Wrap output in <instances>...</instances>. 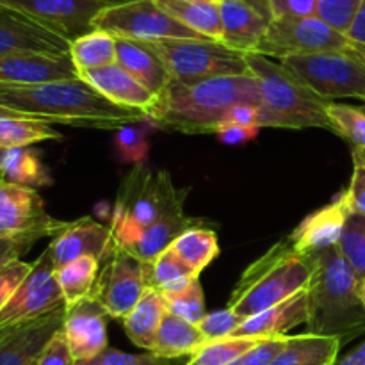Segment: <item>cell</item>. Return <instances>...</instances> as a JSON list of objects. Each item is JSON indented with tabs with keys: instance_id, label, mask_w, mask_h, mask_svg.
I'll list each match as a JSON object with an SVG mask.
<instances>
[{
	"instance_id": "cell-1",
	"label": "cell",
	"mask_w": 365,
	"mask_h": 365,
	"mask_svg": "<svg viewBox=\"0 0 365 365\" xmlns=\"http://www.w3.org/2000/svg\"><path fill=\"white\" fill-rule=\"evenodd\" d=\"M0 107L21 120L113 132L125 125L148 121L145 110L116 106L84 78L38 86L0 84Z\"/></svg>"
},
{
	"instance_id": "cell-2",
	"label": "cell",
	"mask_w": 365,
	"mask_h": 365,
	"mask_svg": "<svg viewBox=\"0 0 365 365\" xmlns=\"http://www.w3.org/2000/svg\"><path fill=\"white\" fill-rule=\"evenodd\" d=\"M259 106V82L252 73L214 77L195 84H170L148 113L155 128L182 134H216L235 106Z\"/></svg>"
},
{
	"instance_id": "cell-3",
	"label": "cell",
	"mask_w": 365,
	"mask_h": 365,
	"mask_svg": "<svg viewBox=\"0 0 365 365\" xmlns=\"http://www.w3.org/2000/svg\"><path fill=\"white\" fill-rule=\"evenodd\" d=\"M310 266L307 334L335 337L346 344L365 331L362 282L337 246L307 257Z\"/></svg>"
},
{
	"instance_id": "cell-4",
	"label": "cell",
	"mask_w": 365,
	"mask_h": 365,
	"mask_svg": "<svg viewBox=\"0 0 365 365\" xmlns=\"http://www.w3.org/2000/svg\"><path fill=\"white\" fill-rule=\"evenodd\" d=\"M187 191L177 187L166 170L132 168L121 180L110 217L114 248L128 250L160 221L184 214Z\"/></svg>"
},
{
	"instance_id": "cell-5",
	"label": "cell",
	"mask_w": 365,
	"mask_h": 365,
	"mask_svg": "<svg viewBox=\"0 0 365 365\" xmlns=\"http://www.w3.org/2000/svg\"><path fill=\"white\" fill-rule=\"evenodd\" d=\"M248 71L260 89V127L323 128L335 134L328 118V102L299 81L280 61L260 53H246Z\"/></svg>"
},
{
	"instance_id": "cell-6",
	"label": "cell",
	"mask_w": 365,
	"mask_h": 365,
	"mask_svg": "<svg viewBox=\"0 0 365 365\" xmlns=\"http://www.w3.org/2000/svg\"><path fill=\"white\" fill-rule=\"evenodd\" d=\"M309 282V262L285 237L246 267L232 291L228 309L248 319L307 289Z\"/></svg>"
},
{
	"instance_id": "cell-7",
	"label": "cell",
	"mask_w": 365,
	"mask_h": 365,
	"mask_svg": "<svg viewBox=\"0 0 365 365\" xmlns=\"http://www.w3.org/2000/svg\"><path fill=\"white\" fill-rule=\"evenodd\" d=\"M150 45L168 66L171 84H195L207 78L248 73L246 53L212 39H164Z\"/></svg>"
},
{
	"instance_id": "cell-8",
	"label": "cell",
	"mask_w": 365,
	"mask_h": 365,
	"mask_svg": "<svg viewBox=\"0 0 365 365\" xmlns=\"http://www.w3.org/2000/svg\"><path fill=\"white\" fill-rule=\"evenodd\" d=\"M282 64L327 102L359 98L365 102V61L355 48L282 59Z\"/></svg>"
},
{
	"instance_id": "cell-9",
	"label": "cell",
	"mask_w": 365,
	"mask_h": 365,
	"mask_svg": "<svg viewBox=\"0 0 365 365\" xmlns=\"http://www.w3.org/2000/svg\"><path fill=\"white\" fill-rule=\"evenodd\" d=\"M93 29L106 31L116 38L143 43L164 39H205L168 14L155 0H130L107 6L93 20Z\"/></svg>"
},
{
	"instance_id": "cell-10",
	"label": "cell",
	"mask_w": 365,
	"mask_h": 365,
	"mask_svg": "<svg viewBox=\"0 0 365 365\" xmlns=\"http://www.w3.org/2000/svg\"><path fill=\"white\" fill-rule=\"evenodd\" d=\"M351 48L348 36L334 31L317 16L271 20L257 53L277 59L312 56L323 52H346Z\"/></svg>"
},
{
	"instance_id": "cell-11",
	"label": "cell",
	"mask_w": 365,
	"mask_h": 365,
	"mask_svg": "<svg viewBox=\"0 0 365 365\" xmlns=\"http://www.w3.org/2000/svg\"><path fill=\"white\" fill-rule=\"evenodd\" d=\"M70 221L50 216L36 189L0 180V237L39 241L56 237Z\"/></svg>"
},
{
	"instance_id": "cell-12",
	"label": "cell",
	"mask_w": 365,
	"mask_h": 365,
	"mask_svg": "<svg viewBox=\"0 0 365 365\" xmlns=\"http://www.w3.org/2000/svg\"><path fill=\"white\" fill-rule=\"evenodd\" d=\"M66 307L56 280V266L48 252L32 262V269L21 282L13 298L0 310V328L16 327Z\"/></svg>"
},
{
	"instance_id": "cell-13",
	"label": "cell",
	"mask_w": 365,
	"mask_h": 365,
	"mask_svg": "<svg viewBox=\"0 0 365 365\" xmlns=\"http://www.w3.org/2000/svg\"><path fill=\"white\" fill-rule=\"evenodd\" d=\"M143 264L128 252L113 248L100 264L93 298L113 319H125L145 294Z\"/></svg>"
},
{
	"instance_id": "cell-14",
	"label": "cell",
	"mask_w": 365,
	"mask_h": 365,
	"mask_svg": "<svg viewBox=\"0 0 365 365\" xmlns=\"http://www.w3.org/2000/svg\"><path fill=\"white\" fill-rule=\"evenodd\" d=\"M0 6L27 14L71 43L93 31V20L107 4L100 0H0Z\"/></svg>"
},
{
	"instance_id": "cell-15",
	"label": "cell",
	"mask_w": 365,
	"mask_h": 365,
	"mask_svg": "<svg viewBox=\"0 0 365 365\" xmlns=\"http://www.w3.org/2000/svg\"><path fill=\"white\" fill-rule=\"evenodd\" d=\"M25 53L68 56L70 41L27 14L0 6V57Z\"/></svg>"
},
{
	"instance_id": "cell-16",
	"label": "cell",
	"mask_w": 365,
	"mask_h": 365,
	"mask_svg": "<svg viewBox=\"0 0 365 365\" xmlns=\"http://www.w3.org/2000/svg\"><path fill=\"white\" fill-rule=\"evenodd\" d=\"M107 317L106 310L93 296L66 307L61 330L75 362L95 359L109 348Z\"/></svg>"
},
{
	"instance_id": "cell-17",
	"label": "cell",
	"mask_w": 365,
	"mask_h": 365,
	"mask_svg": "<svg viewBox=\"0 0 365 365\" xmlns=\"http://www.w3.org/2000/svg\"><path fill=\"white\" fill-rule=\"evenodd\" d=\"M113 248L114 242L109 227L91 217H81L70 221L61 234L52 237L46 252L56 269H59L82 257H95L102 264Z\"/></svg>"
},
{
	"instance_id": "cell-18",
	"label": "cell",
	"mask_w": 365,
	"mask_h": 365,
	"mask_svg": "<svg viewBox=\"0 0 365 365\" xmlns=\"http://www.w3.org/2000/svg\"><path fill=\"white\" fill-rule=\"evenodd\" d=\"M349 214L351 212L346 203L344 191H341L328 205L321 207L316 212L307 216L287 235L289 242L303 259L331 248V246H337Z\"/></svg>"
},
{
	"instance_id": "cell-19",
	"label": "cell",
	"mask_w": 365,
	"mask_h": 365,
	"mask_svg": "<svg viewBox=\"0 0 365 365\" xmlns=\"http://www.w3.org/2000/svg\"><path fill=\"white\" fill-rule=\"evenodd\" d=\"M64 310L9 327L0 339V365H38L39 355L50 339L63 328Z\"/></svg>"
},
{
	"instance_id": "cell-20",
	"label": "cell",
	"mask_w": 365,
	"mask_h": 365,
	"mask_svg": "<svg viewBox=\"0 0 365 365\" xmlns=\"http://www.w3.org/2000/svg\"><path fill=\"white\" fill-rule=\"evenodd\" d=\"M82 78L68 56H25L0 57V84L4 86H38L46 82L75 81Z\"/></svg>"
},
{
	"instance_id": "cell-21",
	"label": "cell",
	"mask_w": 365,
	"mask_h": 365,
	"mask_svg": "<svg viewBox=\"0 0 365 365\" xmlns=\"http://www.w3.org/2000/svg\"><path fill=\"white\" fill-rule=\"evenodd\" d=\"M221 43L241 53H253L262 41L269 20L248 0H217Z\"/></svg>"
},
{
	"instance_id": "cell-22",
	"label": "cell",
	"mask_w": 365,
	"mask_h": 365,
	"mask_svg": "<svg viewBox=\"0 0 365 365\" xmlns=\"http://www.w3.org/2000/svg\"><path fill=\"white\" fill-rule=\"evenodd\" d=\"M88 84H91L100 95L106 96L113 103L128 109L145 110L146 114L155 107L159 96L153 95L148 88L135 81L125 68L118 63L109 66L96 68V70L84 71L81 75Z\"/></svg>"
},
{
	"instance_id": "cell-23",
	"label": "cell",
	"mask_w": 365,
	"mask_h": 365,
	"mask_svg": "<svg viewBox=\"0 0 365 365\" xmlns=\"http://www.w3.org/2000/svg\"><path fill=\"white\" fill-rule=\"evenodd\" d=\"M309 321V292L307 289L296 292L285 302L248 317L232 337L274 339L285 337L287 331Z\"/></svg>"
},
{
	"instance_id": "cell-24",
	"label": "cell",
	"mask_w": 365,
	"mask_h": 365,
	"mask_svg": "<svg viewBox=\"0 0 365 365\" xmlns=\"http://www.w3.org/2000/svg\"><path fill=\"white\" fill-rule=\"evenodd\" d=\"M116 63L153 95L160 96L170 88L171 77L168 66L150 43L116 38Z\"/></svg>"
},
{
	"instance_id": "cell-25",
	"label": "cell",
	"mask_w": 365,
	"mask_h": 365,
	"mask_svg": "<svg viewBox=\"0 0 365 365\" xmlns=\"http://www.w3.org/2000/svg\"><path fill=\"white\" fill-rule=\"evenodd\" d=\"M207 342L209 341L196 324L187 323V321L166 312L159 327V331H157L152 353L166 360L178 359V356L184 355L192 356Z\"/></svg>"
},
{
	"instance_id": "cell-26",
	"label": "cell",
	"mask_w": 365,
	"mask_h": 365,
	"mask_svg": "<svg viewBox=\"0 0 365 365\" xmlns=\"http://www.w3.org/2000/svg\"><path fill=\"white\" fill-rule=\"evenodd\" d=\"M166 312L168 310L166 305H164L163 294L152 291V289H146L138 305L123 319L125 334L138 348L152 353L157 331H159V327Z\"/></svg>"
},
{
	"instance_id": "cell-27",
	"label": "cell",
	"mask_w": 365,
	"mask_h": 365,
	"mask_svg": "<svg viewBox=\"0 0 365 365\" xmlns=\"http://www.w3.org/2000/svg\"><path fill=\"white\" fill-rule=\"evenodd\" d=\"M342 344L335 337L303 334L287 337V344L271 365H335Z\"/></svg>"
},
{
	"instance_id": "cell-28",
	"label": "cell",
	"mask_w": 365,
	"mask_h": 365,
	"mask_svg": "<svg viewBox=\"0 0 365 365\" xmlns=\"http://www.w3.org/2000/svg\"><path fill=\"white\" fill-rule=\"evenodd\" d=\"M168 14L195 31L205 39L221 43V16L217 0H200V2H180V0H155Z\"/></svg>"
},
{
	"instance_id": "cell-29",
	"label": "cell",
	"mask_w": 365,
	"mask_h": 365,
	"mask_svg": "<svg viewBox=\"0 0 365 365\" xmlns=\"http://www.w3.org/2000/svg\"><path fill=\"white\" fill-rule=\"evenodd\" d=\"M0 177L9 184L38 189L52 184L48 168L43 164L39 152L24 146V148L4 150L0 159Z\"/></svg>"
},
{
	"instance_id": "cell-30",
	"label": "cell",
	"mask_w": 365,
	"mask_h": 365,
	"mask_svg": "<svg viewBox=\"0 0 365 365\" xmlns=\"http://www.w3.org/2000/svg\"><path fill=\"white\" fill-rule=\"evenodd\" d=\"M203 223L205 221L200 220V217H191L185 212L177 214V216H171L168 220L160 221L159 225H155L152 230L146 232L138 242H134L125 252L134 255L141 262H150V260L159 257L163 252H166L184 232L196 227H203Z\"/></svg>"
},
{
	"instance_id": "cell-31",
	"label": "cell",
	"mask_w": 365,
	"mask_h": 365,
	"mask_svg": "<svg viewBox=\"0 0 365 365\" xmlns=\"http://www.w3.org/2000/svg\"><path fill=\"white\" fill-rule=\"evenodd\" d=\"M141 264L145 287L157 292L178 291V289H184L192 280L200 278L170 248L150 262Z\"/></svg>"
},
{
	"instance_id": "cell-32",
	"label": "cell",
	"mask_w": 365,
	"mask_h": 365,
	"mask_svg": "<svg viewBox=\"0 0 365 365\" xmlns=\"http://www.w3.org/2000/svg\"><path fill=\"white\" fill-rule=\"evenodd\" d=\"M170 250L200 277V273L220 255V242L216 232L205 227H196L184 232Z\"/></svg>"
},
{
	"instance_id": "cell-33",
	"label": "cell",
	"mask_w": 365,
	"mask_h": 365,
	"mask_svg": "<svg viewBox=\"0 0 365 365\" xmlns=\"http://www.w3.org/2000/svg\"><path fill=\"white\" fill-rule=\"evenodd\" d=\"M70 57L78 73L116 63V36L93 29L70 43Z\"/></svg>"
},
{
	"instance_id": "cell-34",
	"label": "cell",
	"mask_w": 365,
	"mask_h": 365,
	"mask_svg": "<svg viewBox=\"0 0 365 365\" xmlns=\"http://www.w3.org/2000/svg\"><path fill=\"white\" fill-rule=\"evenodd\" d=\"M98 271L100 260L95 257H82V259L73 260V262L56 269V280L63 292L66 307L93 294Z\"/></svg>"
},
{
	"instance_id": "cell-35",
	"label": "cell",
	"mask_w": 365,
	"mask_h": 365,
	"mask_svg": "<svg viewBox=\"0 0 365 365\" xmlns=\"http://www.w3.org/2000/svg\"><path fill=\"white\" fill-rule=\"evenodd\" d=\"M61 139V134L50 123L0 116V150L24 148L36 143Z\"/></svg>"
},
{
	"instance_id": "cell-36",
	"label": "cell",
	"mask_w": 365,
	"mask_h": 365,
	"mask_svg": "<svg viewBox=\"0 0 365 365\" xmlns=\"http://www.w3.org/2000/svg\"><path fill=\"white\" fill-rule=\"evenodd\" d=\"M260 341L262 339L252 337H227L210 341L200 348L185 365H232L245 353L255 348Z\"/></svg>"
},
{
	"instance_id": "cell-37",
	"label": "cell",
	"mask_w": 365,
	"mask_h": 365,
	"mask_svg": "<svg viewBox=\"0 0 365 365\" xmlns=\"http://www.w3.org/2000/svg\"><path fill=\"white\" fill-rule=\"evenodd\" d=\"M164 299L166 310L173 316L180 317V319L187 321V323L196 324L198 327L207 316L205 310V296H203L202 284L200 278L192 280L191 284L185 285L184 289L170 292H160Z\"/></svg>"
},
{
	"instance_id": "cell-38",
	"label": "cell",
	"mask_w": 365,
	"mask_h": 365,
	"mask_svg": "<svg viewBox=\"0 0 365 365\" xmlns=\"http://www.w3.org/2000/svg\"><path fill=\"white\" fill-rule=\"evenodd\" d=\"M150 121H139V123L125 125L114 132V146L123 163L128 164H146L150 143L148 135L153 130Z\"/></svg>"
},
{
	"instance_id": "cell-39",
	"label": "cell",
	"mask_w": 365,
	"mask_h": 365,
	"mask_svg": "<svg viewBox=\"0 0 365 365\" xmlns=\"http://www.w3.org/2000/svg\"><path fill=\"white\" fill-rule=\"evenodd\" d=\"M328 118L341 135L353 145V150H365V110L348 103L328 102Z\"/></svg>"
},
{
	"instance_id": "cell-40",
	"label": "cell",
	"mask_w": 365,
	"mask_h": 365,
	"mask_svg": "<svg viewBox=\"0 0 365 365\" xmlns=\"http://www.w3.org/2000/svg\"><path fill=\"white\" fill-rule=\"evenodd\" d=\"M337 248L362 282L365 278V216L349 214Z\"/></svg>"
},
{
	"instance_id": "cell-41",
	"label": "cell",
	"mask_w": 365,
	"mask_h": 365,
	"mask_svg": "<svg viewBox=\"0 0 365 365\" xmlns=\"http://www.w3.org/2000/svg\"><path fill=\"white\" fill-rule=\"evenodd\" d=\"M362 0H317L316 16L334 31L348 34Z\"/></svg>"
},
{
	"instance_id": "cell-42",
	"label": "cell",
	"mask_w": 365,
	"mask_h": 365,
	"mask_svg": "<svg viewBox=\"0 0 365 365\" xmlns=\"http://www.w3.org/2000/svg\"><path fill=\"white\" fill-rule=\"evenodd\" d=\"M245 323L241 316L227 309L216 310V312H210L203 317L202 323L198 324L200 331L205 335L207 341H220V339L232 337V335L237 331V328Z\"/></svg>"
},
{
	"instance_id": "cell-43",
	"label": "cell",
	"mask_w": 365,
	"mask_h": 365,
	"mask_svg": "<svg viewBox=\"0 0 365 365\" xmlns=\"http://www.w3.org/2000/svg\"><path fill=\"white\" fill-rule=\"evenodd\" d=\"M317 0H260L259 11L267 20L316 16Z\"/></svg>"
},
{
	"instance_id": "cell-44",
	"label": "cell",
	"mask_w": 365,
	"mask_h": 365,
	"mask_svg": "<svg viewBox=\"0 0 365 365\" xmlns=\"http://www.w3.org/2000/svg\"><path fill=\"white\" fill-rule=\"evenodd\" d=\"M75 365H170V360L160 359L153 353L146 355H132V353L120 351V349L107 348L98 356L91 360L75 362Z\"/></svg>"
},
{
	"instance_id": "cell-45",
	"label": "cell",
	"mask_w": 365,
	"mask_h": 365,
	"mask_svg": "<svg viewBox=\"0 0 365 365\" xmlns=\"http://www.w3.org/2000/svg\"><path fill=\"white\" fill-rule=\"evenodd\" d=\"M31 269L32 262H24L21 259L9 260L0 266V310L13 298V294Z\"/></svg>"
},
{
	"instance_id": "cell-46",
	"label": "cell",
	"mask_w": 365,
	"mask_h": 365,
	"mask_svg": "<svg viewBox=\"0 0 365 365\" xmlns=\"http://www.w3.org/2000/svg\"><path fill=\"white\" fill-rule=\"evenodd\" d=\"M287 337H274V339H262L255 348L250 349L248 353L235 360L232 365H271L277 359L278 353L287 344Z\"/></svg>"
},
{
	"instance_id": "cell-47",
	"label": "cell",
	"mask_w": 365,
	"mask_h": 365,
	"mask_svg": "<svg viewBox=\"0 0 365 365\" xmlns=\"http://www.w3.org/2000/svg\"><path fill=\"white\" fill-rule=\"evenodd\" d=\"M353 175L348 189H344L346 203L351 214L365 216V164L353 163Z\"/></svg>"
},
{
	"instance_id": "cell-48",
	"label": "cell",
	"mask_w": 365,
	"mask_h": 365,
	"mask_svg": "<svg viewBox=\"0 0 365 365\" xmlns=\"http://www.w3.org/2000/svg\"><path fill=\"white\" fill-rule=\"evenodd\" d=\"M38 365H75V359L70 351L66 339H64L63 330L57 331L45 349L39 355Z\"/></svg>"
},
{
	"instance_id": "cell-49",
	"label": "cell",
	"mask_w": 365,
	"mask_h": 365,
	"mask_svg": "<svg viewBox=\"0 0 365 365\" xmlns=\"http://www.w3.org/2000/svg\"><path fill=\"white\" fill-rule=\"evenodd\" d=\"M260 127H242V125L223 123L217 128L216 135L225 145H242L259 135Z\"/></svg>"
},
{
	"instance_id": "cell-50",
	"label": "cell",
	"mask_w": 365,
	"mask_h": 365,
	"mask_svg": "<svg viewBox=\"0 0 365 365\" xmlns=\"http://www.w3.org/2000/svg\"><path fill=\"white\" fill-rule=\"evenodd\" d=\"M223 123L242 125V127H260V107L259 106H235L228 110ZM262 128V127H260Z\"/></svg>"
},
{
	"instance_id": "cell-51",
	"label": "cell",
	"mask_w": 365,
	"mask_h": 365,
	"mask_svg": "<svg viewBox=\"0 0 365 365\" xmlns=\"http://www.w3.org/2000/svg\"><path fill=\"white\" fill-rule=\"evenodd\" d=\"M34 245L32 241L27 239H13V237H0V266L9 260L20 259L25 252L31 250Z\"/></svg>"
},
{
	"instance_id": "cell-52",
	"label": "cell",
	"mask_w": 365,
	"mask_h": 365,
	"mask_svg": "<svg viewBox=\"0 0 365 365\" xmlns=\"http://www.w3.org/2000/svg\"><path fill=\"white\" fill-rule=\"evenodd\" d=\"M346 36H348L351 46H355V48H365V0H362V4H360V9L356 13L355 21H353L351 29H349V32Z\"/></svg>"
},
{
	"instance_id": "cell-53",
	"label": "cell",
	"mask_w": 365,
	"mask_h": 365,
	"mask_svg": "<svg viewBox=\"0 0 365 365\" xmlns=\"http://www.w3.org/2000/svg\"><path fill=\"white\" fill-rule=\"evenodd\" d=\"M335 365H365V341L355 349V351L346 355L342 360H337Z\"/></svg>"
},
{
	"instance_id": "cell-54",
	"label": "cell",
	"mask_w": 365,
	"mask_h": 365,
	"mask_svg": "<svg viewBox=\"0 0 365 365\" xmlns=\"http://www.w3.org/2000/svg\"><path fill=\"white\" fill-rule=\"evenodd\" d=\"M353 163L365 164V150H353Z\"/></svg>"
},
{
	"instance_id": "cell-55",
	"label": "cell",
	"mask_w": 365,
	"mask_h": 365,
	"mask_svg": "<svg viewBox=\"0 0 365 365\" xmlns=\"http://www.w3.org/2000/svg\"><path fill=\"white\" fill-rule=\"evenodd\" d=\"M100 2L107 4V6H114V4H123V2H130V0H100Z\"/></svg>"
},
{
	"instance_id": "cell-56",
	"label": "cell",
	"mask_w": 365,
	"mask_h": 365,
	"mask_svg": "<svg viewBox=\"0 0 365 365\" xmlns=\"http://www.w3.org/2000/svg\"><path fill=\"white\" fill-rule=\"evenodd\" d=\"M0 116H13V118H18L16 114L11 113L9 109H4V107H0Z\"/></svg>"
},
{
	"instance_id": "cell-57",
	"label": "cell",
	"mask_w": 365,
	"mask_h": 365,
	"mask_svg": "<svg viewBox=\"0 0 365 365\" xmlns=\"http://www.w3.org/2000/svg\"><path fill=\"white\" fill-rule=\"evenodd\" d=\"M360 292H362V303L365 307V278L362 280V287H360Z\"/></svg>"
},
{
	"instance_id": "cell-58",
	"label": "cell",
	"mask_w": 365,
	"mask_h": 365,
	"mask_svg": "<svg viewBox=\"0 0 365 365\" xmlns=\"http://www.w3.org/2000/svg\"><path fill=\"white\" fill-rule=\"evenodd\" d=\"M353 48H355V46H353ZM355 50L360 53V56H362V59L365 61V48H355Z\"/></svg>"
},
{
	"instance_id": "cell-59",
	"label": "cell",
	"mask_w": 365,
	"mask_h": 365,
	"mask_svg": "<svg viewBox=\"0 0 365 365\" xmlns=\"http://www.w3.org/2000/svg\"><path fill=\"white\" fill-rule=\"evenodd\" d=\"M250 4H252V6H255L257 9H259V6H260V0H248Z\"/></svg>"
},
{
	"instance_id": "cell-60",
	"label": "cell",
	"mask_w": 365,
	"mask_h": 365,
	"mask_svg": "<svg viewBox=\"0 0 365 365\" xmlns=\"http://www.w3.org/2000/svg\"><path fill=\"white\" fill-rule=\"evenodd\" d=\"M6 330H7V328H0V339H2V335L6 334Z\"/></svg>"
},
{
	"instance_id": "cell-61",
	"label": "cell",
	"mask_w": 365,
	"mask_h": 365,
	"mask_svg": "<svg viewBox=\"0 0 365 365\" xmlns=\"http://www.w3.org/2000/svg\"><path fill=\"white\" fill-rule=\"evenodd\" d=\"M180 2H200V0H180Z\"/></svg>"
},
{
	"instance_id": "cell-62",
	"label": "cell",
	"mask_w": 365,
	"mask_h": 365,
	"mask_svg": "<svg viewBox=\"0 0 365 365\" xmlns=\"http://www.w3.org/2000/svg\"><path fill=\"white\" fill-rule=\"evenodd\" d=\"M2 152L4 150H0V159H2ZM0 180H2V177H0Z\"/></svg>"
}]
</instances>
